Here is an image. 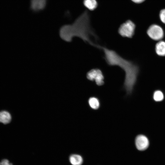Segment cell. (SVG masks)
<instances>
[{"instance_id": "obj_1", "label": "cell", "mask_w": 165, "mask_h": 165, "mask_svg": "<svg viewBox=\"0 0 165 165\" xmlns=\"http://www.w3.org/2000/svg\"><path fill=\"white\" fill-rule=\"evenodd\" d=\"M59 35L60 38L66 42H70L74 37H78L97 48H99L100 46L91 40L92 37L97 40L98 37L91 27L89 15L86 11L80 15L72 24H65L61 27Z\"/></svg>"}, {"instance_id": "obj_2", "label": "cell", "mask_w": 165, "mask_h": 165, "mask_svg": "<svg viewBox=\"0 0 165 165\" xmlns=\"http://www.w3.org/2000/svg\"><path fill=\"white\" fill-rule=\"evenodd\" d=\"M104 53V58L109 66H118L125 73L123 87L128 94L133 91L139 72L138 67L131 61L122 57L115 51L101 46Z\"/></svg>"}, {"instance_id": "obj_3", "label": "cell", "mask_w": 165, "mask_h": 165, "mask_svg": "<svg viewBox=\"0 0 165 165\" xmlns=\"http://www.w3.org/2000/svg\"><path fill=\"white\" fill-rule=\"evenodd\" d=\"M135 28L134 23L130 20H128L120 25L119 29V33L123 37L131 38L134 34Z\"/></svg>"}, {"instance_id": "obj_4", "label": "cell", "mask_w": 165, "mask_h": 165, "mask_svg": "<svg viewBox=\"0 0 165 165\" xmlns=\"http://www.w3.org/2000/svg\"><path fill=\"white\" fill-rule=\"evenodd\" d=\"M87 78L91 81H95L98 86L103 85L104 83V76L101 71L98 69H94L90 71L87 74Z\"/></svg>"}, {"instance_id": "obj_5", "label": "cell", "mask_w": 165, "mask_h": 165, "mask_svg": "<svg viewBox=\"0 0 165 165\" xmlns=\"http://www.w3.org/2000/svg\"><path fill=\"white\" fill-rule=\"evenodd\" d=\"M147 33L151 38L155 40H158L162 39L164 35L162 28L156 24L151 25L148 28Z\"/></svg>"}, {"instance_id": "obj_6", "label": "cell", "mask_w": 165, "mask_h": 165, "mask_svg": "<svg viewBox=\"0 0 165 165\" xmlns=\"http://www.w3.org/2000/svg\"><path fill=\"white\" fill-rule=\"evenodd\" d=\"M135 145L138 150L140 151H143L148 147L149 141L145 136L140 134L138 135L135 138Z\"/></svg>"}, {"instance_id": "obj_7", "label": "cell", "mask_w": 165, "mask_h": 165, "mask_svg": "<svg viewBox=\"0 0 165 165\" xmlns=\"http://www.w3.org/2000/svg\"><path fill=\"white\" fill-rule=\"evenodd\" d=\"M47 0H31L30 7L34 12L43 10L46 7Z\"/></svg>"}, {"instance_id": "obj_8", "label": "cell", "mask_w": 165, "mask_h": 165, "mask_svg": "<svg viewBox=\"0 0 165 165\" xmlns=\"http://www.w3.org/2000/svg\"><path fill=\"white\" fill-rule=\"evenodd\" d=\"M69 160L72 165H82L83 162L82 157L77 154H73L70 155Z\"/></svg>"}, {"instance_id": "obj_9", "label": "cell", "mask_w": 165, "mask_h": 165, "mask_svg": "<svg viewBox=\"0 0 165 165\" xmlns=\"http://www.w3.org/2000/svg\"><path fill=\"white\" fill-rule=\"evenodd\" d=\"M156 51L159 56H165V42L161 41L157 43L156 45Z\"/></svg>"}, {"instance_id": "obj_10", "label": "cell", "mask_w": 165, "mask_h": 165, "mask_svg": "<svg viewBox=\"0 0 165 165\" xmlns=\"http://www.w3.org/2000/svg\"><path fill=\"white\" fill-rule=\"evenodd\" d=\"M11 119L10 114L8 112L3 111L0 112V122L4 124L9 123Z\"/></svg>"}, {"instance_id": "obj_11", "label": "cell", "mask_w": 165, "mask_h": 165, "mask_svg": "<svg viewBox=\"0 0 165 165\" xmlns=\"http://www.w3.org/2000/svg\"><path fill=\"white\" fill-rule=\"evenodd\" d=\"M84 6L91 10L95 9L97 7V3L96 0H84Z\"/></svg>"}, {"instance_id": "obj_12", "label": "cell", "mask_w": 165, "mask_h": 165, "mask_svg": "<svg viewBox=\"0 0 165 165\" xmlns=\"http://www.w3.org/2000/svg\"><path fill=\"white\" fill-rule=\"evenodd\" d=\"M88 103L90 107L93 109H97L100 106V102L98 99L95 97H91L88 100Z\"/></svg>"}, {"instance_id": "obj_13", "label": "cell", "mask_w": 165, "mask_h": 165, "mask_svg": "<svg viewBox=\"0 0 165 165\" xmlns=\"http://www.w3.org/2000/svg\"><path fill=\"white\" fill-rule=\"evenodd\" d=\"M164 97L163 93L160 90H157L154 93L153 98L154 101H156L160 102L162 101Z\"/></svg>"}, {"instance_id": "obj_14", "label": "cell", "mask_w": 165, "mask_h": 165, "mask_svg": "<svg viewBox=\"0 0 165 165\" xmlns=\"http://www.w3.org/2000/svg\"><path fill=\"white\" fill-rule=\"evenodd\" d=\"M160 16L161 21L165 24V9L161 11Z\"/></svg>"}, {"instance_id": "obj_15", "label": "cell", "mask_w": 165, "mask_h": 165, "mask_svg": "<svg viewBox=\"0 0 165 165\" xmlns=\"http://www.w3.org/2000/svg\"><path fill=\"white\" fill-rule=\"evenodd\" d=\"M0 165H13V164L8 160L3 159L0 161Z\"/></svg>"}, {"instance_id": "obj_16", "label": "cell", "mask_w": 165, "mask_h": 165, "mask_svg": "<svg viewBox=\"0 0 165 165\" xmlns=\"http://www.w3.org/2000/svg\"><path fill=\"white\" fill-rule=\"evenodd\" d=\"M133 2L136 3H140L143 2L145 0H131Z\"/></svg>"}]
</instances>
